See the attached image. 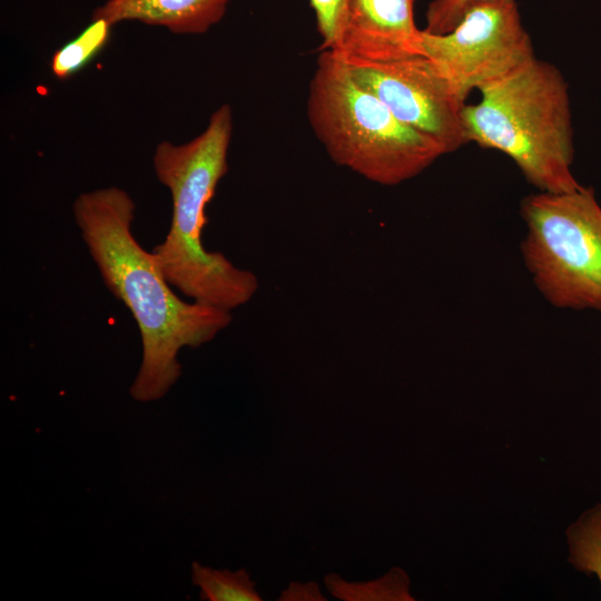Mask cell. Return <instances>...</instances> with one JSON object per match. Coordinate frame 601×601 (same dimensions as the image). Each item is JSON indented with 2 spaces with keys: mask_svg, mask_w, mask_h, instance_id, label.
Returning <instances> with one entry per match:
<instances>
[{
  "mask_svg": "<svg viewBox=\"0 0 601 601\" xmlns=\"http://www.w3.org/2000/svg\"><path fill=\"white\" fill-rule=\"evenodd\" d=\"M72 213L105 285L140 333L142 361L129 393L139 402L159 400L181 374L179 351L214 339L231 323V313L178 297L152 253L135 238V203L124 189L82 193Z\"/></svg>",
  "mask_w": 601,
  "mask_h": 601,
  "instance_id": "6da1fadb",
  "label": "cell"
},
{
  "mask_svg": "<svg viewBox=\"0 0 601 601\" xmlns=\"http://www.w3.org/2000/svg\"><path fill=\"white\" fill-rule=\"evenodd\" d=\"M231 131V109L221 105L200 135L183 145L162 141L152 158L156 177L168 188L173 203L169 230L152 255L177 290L229 312L248 303L258 289L253 272L203 244L206 207L228 170Z\"/></svg>",
  "mask_w": 601,
  "mask_h": 601,
  "instance_id": "7a4b0ae2",
  "label": "cell"
},
{
  "mask_svg": "<svg viewBox=\"0 0 601 601\" xmlns=\"http://www.w3.org/2000/svg\"><path fill=\"white\" fill-rule=\"evenodd\" d=\"M479 92L462 110L469 142L506 155L538 191L581 187L572 173L569 87L554 65L535 58Z\"/></svg>",
  "mask_w": 601,
  "mask_h": 601,
  "instance_id": "3957f363",
  "label": "cell"
},
{
  "mask_svg": "<svg viewBox=\"0 0 601 601\" xmlns=\"http://www.w3.org/2000/svg\"><path fill=\"white\" fill-rule=\"evenodd\" d=\"M307 118L335 164L375 184H402L446 155L356 82L329 49L322 50L308 86Z\"/></svg>",
  "mask_w": 601,
  "mask_h": 601,
  "instance_id": "277c9868",
  "label": "cell"
},
{
  "mask_svg": "<svg viewBox=\"0 0 601 601\" xmlns=\"http://www.w3.org/2000/svg\"><path fill=\"white\" fill-rule=\"evenodd\" d=\"M524 264L558 308L601 315V205L591 187L538 191L522 201Z\"/></svg>",
  "mask_w": 601,
  "mask_h": 601,
  "instance_id": "5b68a950",
  "label": "cell"
},
{
  "mask_svg": "<svg viewBox=\"0 0 601 601\" xmlns=\"http://www.w3.org/2000/svg\"><path fill=\"white\" fill-rule=\"evenodd\" d=\"M422 55L432 59L465 101L536 58L516 0H490L470 9L449 32L421 29Z\"/></svg>",
  "mask_w": 601,
  "mask_h": 601,
  "instance_id": "8992f818",
  "label": "cell"
},
{
  "mask_svg": "<svg viewBox=\"0 0 601 601\" xmlns=\"http://www.w3.org/2000/svg\"><path fill=\"white\" fill-rule=\"evenodd\" d=\"M338 56L356 82L401 121L435 140L445 154L469 142L462 119L466 102L432 59L414 55L371 61Z\"/></svg>",
  "mask_w": 601,
  "mask_h": 601,
  "instance_id": "52a82bcc",
  "label": "cell"
},
{
  "mask_svg": "<svg viewBox=\"0 0 601 601\" xmlns=\"http://www.w3.org/2000/svg\"><path fill=\"white\" fill-rule=\"evenodd\" d=\"M415 1L344 0L337 38L329 50L371 61L422 55Z\"/></svg>",
  "mask_w": 601,
  "mask_h": 601,
  "instance_id": "ba28073f",
  "label": "cell"
},
{
  "mask_svg": "<svg viewBox=\"0 0 601 601\" xmlns=\"http://www.w3.org/2000/svg\"><path fill=\"white\" fill-rule=\"evenodd\" d=\"M230 0H108L95 9L92 19L111 26L138 21L165 27L174 33L199 35L218 23Z\"/></svg>",
  "mask_w": 601,
  "mask_h": 601,
  "instance_id": "9c48e42d",
  "label": "cell"
},
{
  "mask_svg": "<svg viewBox=\"0 0 601 601\" xmlns=\"http://www.w3.org/2000/svg\"><path fill=\"white\" fill-rule=\"evenodd\" d=\"M568 562L595 575L601 585V501L584 510L565 530Z\"/></svg>",
  "mask_w": 601,
  "mask_h": 601,
  "instance_id": "30bf717a",
  "label": "cell"
},
{
  "mask_svg": "<svg viewBox=\"0 0 601 601\" xmlns=\"http://www.w3.org/2000/svg\"><path fill=\"white\" fill-rule=\"evenodd\" d=\"M329 593L343 601H413L410 578L401 568H392L381 578L366 582H349L336 573L324 579Z\"/></svg>",
  "mask_w": 601,
  "mask_h": 601,
  "instance_id": "8fae6325",
  "label": "cell"
},
{
  "mask_svg": "<svg viewBox=\"0 0 601 601\" xmlns=\"http://www.w3.org/2000/svg\"><path fill=\"white\" fill-rule=\"evenodd\" d=\"M191 582L200 590V599L208 601H260L256 583L245 569L217 570L191 564Z\"/></svg>",
  "mask_w": 601,
  "mask_h": 601,
  "instance_id": "7c38bea8",
  "label": "cell"
},
{
  "mask_svg": "<svg viewBox=\"0 0 601 601\" xmlns=\"http://www.w3.org/2000/svg\"><path fill=\"white\" fill-rule=\"evenodd\" d=\"M111 27L102 19H92L80 35L53 53V75L59 79H67L85 67L107 43Z\"/></svg>",
  "mask_w": 601,
  "mask_h": 601,
  "instance_id": "4fadbf2b",
  "label": "cell"
},
{
  "mask_svg": "<svg viewBox=\"0 0 601 601\" xmlns=\"http://www.w3.org/2000/svg\"><path fill=\"white\" fill-rule=\"evenodd\" d=\"M490 0H432L425 12V28L431 35L451 31L473 7Z\"/></svg>",
  "mask_w": 601,
  "mask_h": 601,
  "instance_id": "5bb4252c",
  "label": "cell"
},
{
  "mask_svg": "<svg viewBox=\"0 0 601 601\" xmlns=\"http://www.w3.org/2000/svg\"><path fill=\"white\" fill-rule=\"evenodd\" d=\"M317 31L322 37V50L331 49L337 38L344 0H309Z\"/></svg>",
  "mask_w": 601,
  "mask_h": 601,
  "instance_id": "9a60e30c",
  "label": "cell"
},
{
  "mask_svg": "<svg viewBox=\"0 0 601 601\" xmlns=\"http://www.w3.org/2000/svg\"><path fill=\"white\" fill-rule=\"evenodd\" d=\"M280 601H325L327 600L322 593L319 585L311 582H290L284 589L278 598Z\"/></svg>",
  "mask_w": 601,
  "mask_h": 601,
  "instance_id": "2e32d148",
  "label": "cell"
}]
</instances>
